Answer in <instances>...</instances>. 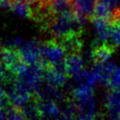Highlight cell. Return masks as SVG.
I'll list each match as a JSON object with an SVG mask.
<instances>
[{
  "label": "cell",
  "mask_w": 120,
  "mask_h": 120,
  "mask_svg": "<svg viewBox=\"0 0 120 120\" xmlns=\"http://www.w3.org/2000/svg\"><path fill=\"white\" fill-rule=\"evenodd\" d=\"M0 120H8V117L5 109H0Z\"/></svg>",
  "instance_id": "obj_22"
},
{
  "label": "cell",
  "mask_w": 120,
  "mask_h": 120,
  "mask_svg": "<svg viewBox=\"0 0 120 120\" xmlns=\"http://www.w3.org/2000/svg\"><path fill=\"white\" fill-rule=\"evenodd\" d=\"M41 68H42L43 80L47 83L55 87H62L66 83L68 76L67 72L60 71L51 65L41 67Z\"/></svg>",
  "instance_id": "obj_5"
},
{
  "label": "cell",
  "mask_w": 120,
  "mask_h": 120,
  "mask_svg": "<svg viewBox=\"0 0 120 120\" xmlns=\"http://www.w3.org/2000/svg\"><path fill=\"white\" fill-rule=\"evenodd\" d=\"M112 22H115V23H117L118 25H120V7L117 8L115 9V11H114Z\"/></svg>",
  "instance_id": "obj_20"
},
{
  "label": "cell",
  "mask_w": 120,
  "mask_h": 120,
  "mask_svg": "<svg viewBox=\"0 0 120 120\" xmlns=\"http://www.w3.org/2000/svg\"><path fill=\"white\" fill-rule=\"evenodd\" d=\"M41 43L38 40H31V41H24L19 49L23 61L29 65H36L38 64L41 59Z\"/></svg>",
  "instance_id": "obj_4"
},
{
  "label": "cell",
  "mask_w": 120,
  "mask_h": 120,
  "mask_svg": "<svg viewBox=\"0 0 120 120\" xmlns=\"http://www.w3.org/2000/svg\"><path fill=\"white\" fill-rule=\"evenodd\" d=\"M65 68L68 76H74L83 70V58L80 53L67 54L65 57Z\"/></svg>",
  "instance_id": "obj_13"
},
{
  "label": "cell",
  "mask_w": 120,
  "mask_h": 120,
  "mask_svg": "<svg viewBox=\"0 0 120 120\" xmlns=\"http://www.w3.org/2000/svg\"><path fill=\"white\" fill-rule=\"evenodd\" d=\"M0 61L7 71L17 75L27 64L23 61L22 54L17 48L6 47L0 49Z\"/></svg>",
  "instance_id": "obj_3"
},
{
  "label": "cell",
  "mask_w": 120,
  "mask_h": 120,
  "mask_svg": "<svg viewBox=\"0 0 120 120\" xmlns=\"http://www.w3.org/2000/svg\"><path fill=\"white\" fill-rule=\"evenodd\" d=\"M108 43L115 49L120 47V25L115 22H112Z\"/></svg>",
  "instance_id": "obj_19"
},
{
  "label": "cell",
  "mask_w": 120,
  "mask_h": 120,
  "mask_svg": "<svg viewBox=\"0 0 120 120\" xmlns=\"http://www.w3.org/2000/svg\"><path fill=\"white\" fill-rule=\"evenodd\" d=\"M91 96H94V86L87 83L78 84L76 87L71 89L70 93V98L73 100L82 99Z\"/></svg>",
  "instance_id": "obj_17"
},
{
  "label": "cell",
  "mask_w": 120,
  "mask_h": 120,
  "mask_svg": "<svg viewBox=\"0 0 120 120\" xmlns=\"http://www.w3.org/2000/svg\"><path fill=\"white\" fill-rule=\"evenodd\" d=\"M104 106L111 119L120 115V89H109L104 97Z\"/></svg>",
  "instance_id": "obj_6"
},
{
  "label": "cell",
  "mask_w": 120,
  "mask_h": 120,
  "mask_svg": "<svg viewBox=\"0 0 120 120\" xmlns=\"http://www.w3.org/2000/svg\"><path fill=\"white\" fill-rule=\"evenodd\" d=\"M11 0H0V8H10Z\"/></svg>",
  "instance_id": "obj_21"
},
{
  "label": "cell",
  "mask_w": 120,
  "mask_h": 120,
  "mask_svg": "<svg viewBox=\"0 0 120 120\" xmlns=\"http://www.w3.org/2000/svg\"><path fill=\"white\" fill-rule=\"evenodd\" d=\"M41 50V59L39 65L44 66H53L60 62H63L66 57V52L61 44L56 39H51L43 42L40 47Z\"/></svg>",
  "instance_id": "obj_2"
},
{
  "label": "cell",
  "mask_w": 120,
  "mask_h": 120,
  "mask_svg": "<svg viewBox=\"0 0 120 120\" xmlns=\"http://www.w3.org/2000/svg\"><path fill=\"white\" fill-rule=\"evenodd\" d=\"M38 107L43 118L60 120L62 111L56 101L51 99H38Z\"/></svg>",
  "instance_id": "obj_9"
},
{
  "label": "cell",
  "mask_w": 120,
  "mask_h": 120,
  "mask_svg": "<svg viewBox=\"0 0 120 120\" xmlns=\"http://www.w3.org/2000/svg\"><path fill=\"white\" fill-rule=\"evenodd\" d=\"M15 15L21 18H33V8L22 0H11L9 8Z\"/></svg>",
  "instance_id": "obj_16"
},
{
  "label": "cell",
  "mask_w": 120,
  "mask_h": 120,
  "mask_svg": "<svg viewBox=\"0 0 120 120\" xmlns=\"http://www.w3.org/2000/svg\"><path fill=\"white\" fill-rule=\"evenodd\" d=\"M91 20H92L97 41L98 43H108L112 22L109 20L98 18V17H93Z\"/></svg>",
  "instance_id": "obj_7"
},
{
  "label": "cell",
  "mask_w": 120,
  "mask_h": 120,
  "mask_svg": "<svg viewBox=\"0 0 120 120\" xmlns=\"http://www.w3.org/2000/svg\"><path fill=\"white\" fill-rule=\"evenodd\" d=\"M115 48L109 43H98L95 44L90 52V58L95 64H101L109 61L112 56Z\"/></svg>",
  "instance_id": "obj_8"
},
{
  "label": "cell",
  "mask_w": 120,
  "mask_h": 120,
  "mask_svg": "<svg viewBox=\"0 0 120 120\" xmlns=\"http://www.w3.org/2000/svg\"><path fill=\"white\" fill-rule=\"evenodd\" d=\"M106 86L109 89H120V67L115 65L112 67L107 81Z\"/></svg>",
  "instance_id": "obj_18"
},
{
  "label": "cell",
  "mask_w": 120,
  "mask_h": 120,
  "mask_svg": "<svg viewBox=\"0 0 120 120\" xmlns=\"http://www.w3.org/2000/svg\"><path fill=\"white\" fill-rule=\"evenodd\" d=\"M74 11L82 19L88 21L94 17L97 0H72Z\"/></svg>",
  "instance_id": "obj_11"
},
{
  "label": "cell",
  "mask_w": 120,
  "mask_h": 120,
  "mask_svg": "<svg viewBox=\"0 0 120 120\" xmlns=\"http://www.w3.org/2000/svg\"><path fill=\"white\" fill-rule=\"evenodd\" d=\"M45 3L53 16L74 12L72 0H45Z\"/></svg>",
  "instance_id": "obj_12"
},
{
  "label": "cell",
  "mask_w": 120,
  "mask_h": 120,
  "mask_svg": "<svg viewBox=\"0 0 120 120\" xmlns=\"http://www.w3.org/2000/svg\"><path fill=\"white\" fill-rule=\"evenodd\" d=\"M19 109L27 120H42L43 118L38 107V98L36 95Z\"/></svg>",
  "instance_id": "obj_14"
},
{
  "label": "cell",
  "mask_w": 120,
  "mask_h": 120,
  "mask_svg": "<svg viewBox=\"0 0 120 120\" xmlns=\"http://www.w3.org/2000/svg\"><path fill=\"white\" fill-rule=\"evenodd\" d=\"M77 110H78V114L82 115H86L90 117H96L97 116V104H96V99L94 96L79 99V100H74Z\"/></svg>",
  "instance_id": "obj_15"
},
{
  "label": "cell",
  "mask_w": 120,
  "mask_h": 120,
  "mask_svg": "<svg viewBox=\"0 0 120 120\" xmlns=\"http://www.w3.org/2000/svg\"><path fill=\"white\" fill-rule=\"evenodd\" d=\"M86 20L80 17L75 11L53 16L46 31L50 32L55 39H60L69 35H82V26Z\"/></svg>",
  "instance_id": "obj_1"
},
{
  "label": "cell",
  "mask_w": 120,
  "mask_h": 120,
  "mask_svg": "<svg viewBox=\"0 0 120 120\" xmlns=\"http://www.w3.org/2000/svg\"><path fill=\"white\" fill-rule=\"evenodd\" d=\"M82 35H69L60 39H56L61 46L64 48L67 54L71 53H80L82 49V39L81 38ZM55 39V38H54Z\"/></svg>",
  "instance_id": "obj_10"
},
{
  "label": "cell",
  "mask_w": 120,
  "mask_h": 120,
  "mask_svg": "<svg viewBox=\"0 0 120 120\" xmlns=\"http://www.w3.org/2000/svg\"><path fill=\"white\" fill-rule=\"evenodd\" d=\"M119 5H120V0H119Z\"/></svg>",
  "instance_id": "obj_23"
}]
</instances>
